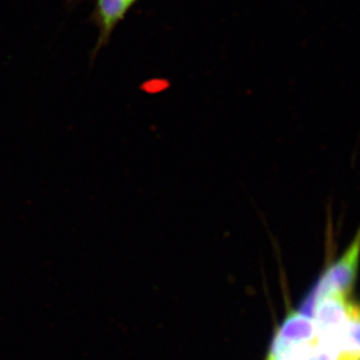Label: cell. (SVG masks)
Returning <instances> with one entry per match:
<instances>
[{
    "label": "cell",
    "mask_w": 360,
    "mask_h": 360,
    "mask_svg": "<svg viewBox=\"0 0 360 360\" xmlns=\"http://www.w3.org/2000/svg\"><path fill=\"white\" fill-rule=\"evenodd\" d=\"M137 1L139 0H95V7L90 20L96 26L98 37L91 59L110 41L115 30L124 20L127 14Z\"/></svg>",
    "instance_id": "2"
},
{
    "label": "cell",
    "mask_w": 360,
    "mask_h": 360,
    "mask_svg": "<svg viewBox=\"0 0 360 360\" xmlns=\"http://www.w3.org/2000/svg\"><path fill=\"white\" fill-rule=\"evenodd\" d=\"M316 335L315 323L310 316L301 311L291 312L284 319L280 331L277 333L271 350H280L295 344L305 343L314 340Z\"/></svg>",
    "instance_id": "3"
},
{
    "label": "cell",
    "mask_w": 360,
    "mask_h": 360,
    "mask_svg": "<svg viewBox=\"0 0 360 360\" xmlns=\"http://www.w3.org/2000/svg\"><path fill=\"white\" fill-rule=\"evenodd\" d=\"M360 261V227L349 248L335 262L330 264L309 292L301 310L311 304L317 298L328 295L349 296L357 281Z\"/></svg>",
    "instance_id": "1"
},
{
    "label": "cell",
    "mask_w": 360,
    "mask_h": 360,
    "mask_svg": "<svg viewBox=\"0 0 360 360\" xmlns=\"http://www.w3.org/2000/svg\"><path fill=\"white\" fill-rule=\"evenodd\" d=\"M268 360H340V357L316 335L314 340L305 343L270 351Z\"/></svg>",
    "instance_id": "4"
}]
</instances>
